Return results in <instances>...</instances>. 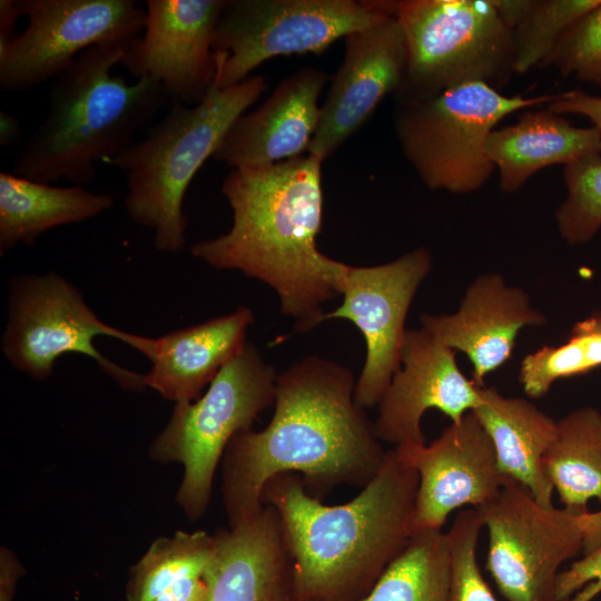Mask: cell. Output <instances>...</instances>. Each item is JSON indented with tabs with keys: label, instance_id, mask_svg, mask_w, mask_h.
<instances>
[{
	"label": "cell",
	"instance_id": "4316f807",
	"mask_svg": "<svg viewBox=\"0 0 601 601\" xmlns=\"http://www.w3.org/2000/svg\"><path fill=\"white\" fill-rule=\"evenodd\" d=\"M450 580L447 533L418 530L359 601H449Z\"/></svg>",
	"mask_w": 601,
	"mask_h": 601
},
{
	"label": "cell",
	"instance_id": "cb8c5ba5",
	"mask_svg": "<svg viewBox=\"0 0 601 601\" xmlns=\"http://www.w3.org/2000/svg\"><path fill=\"white\" fill-rule=\"evenodd\" d=\"M109 194L85 186L58 187L0 173V253L35 245L45 231L91 219L114 206Z\"/></svg>",
	"mask_w": 601,
	"mask_h": 601
},
{
	"label": "cell",
	"instance_id": "ac0fdd59",
	"mask_svg": "<svg viewBox=\"0 0 601 601\" xmlns=\"http://www.w3.org/2000/svg\"><path fill=\"white\" fill-rule=\"evenodd\" d=\"M546 322L529 294L508 285L500 273L477 276L456 312L420 317L421 327L467 356L472 381L477 385H483L484 378L510 358L522 328L541 327Z\"/></svg>",
	"mask_w": 601,
	"mask_h": 601
},
{
	"label": "cell",
	"instance_id": "74e56055",
	"mask_svg": "<svg viewBox=\"0 0 601 601\" xmlns=\"http://www.w3.org/2000/svg\"><path fill=\"white\" fill-rule=\"evenodd\" d=\"M20 13L16 0L0 1V42L13 37Z\"/></svg>",
	"mask_w": 601,
	"mask_h": 601
},
{
	"label": "cell",
	"instance_id": "9c48e42d",
	"mask_svg": "<svg viewBox=\"0 0 601 601\" xmlns=\"http://www.w3.org/2000/svg\"><path fill=\"white\" fill-rule=\"evenodd\" d=\"M390 10L387 0H225L213 38V88L235 86L279 56L319 55Z\"/></svg>",
	"mask_w": 601,
	"mask_h": 601
},
{
	"label": "cell",
	"instance_id": "d4e9b609",
	"mask_svg": "<svg viewBox=\"0 0 601 601\" xmlns=\"http://www.w3.org/2000/svg\"><path fill=\"white\" fill-rule=\"evenodd\" d=\"M216 553L206 531L158 538L129 570L127 601H207Z\"/></svg>",
	"mask_w": 601,
	"mask_h": 601
},
{
	"label": "cell",
	"instance_id": "83f0119b",
	"mask_svg": "<svg viewBox=\"0 0 601 601\" xmlns=\"http://www.w3.org/2000/svg\"><path fill=\"white\" fill-rule=\"evenodd\" d=\"M510 28L514 72L545 61L560 37L601 0H491Z\"/></svg>",
	"mask_w": 601,
	"mask_h": 601
},
{
	"label": "cell",
	"instance_id": "5bb4252c",
	"mask_svg": "<svg viewBox=\"0 0 601 601\" xmlns=\"http://www.w3.org/2000/svg\"><path fill=\"white\" fill-rule=\"evenodd\" d=\"M394 450L418 475L413 532L442 530L452 511L485 506L515 482L500 470L491 439L473 412L451 422L428 445L402 444Z\"/></svg>",
	"mask_w": 601,
	"mask_h": 601
},
{
	"label": "cell",
	"instance_id": "8d00e7d4",
	"mask_svg": "<svg viewBox=\"0 0 601 601\" xmlns=\"http://www.w3.org/2000/svg\"><path fill=\"white\" fill-rule=\"evenodd\" d=\"M23 130L21 124L13 115L0 111V146L9 147L21 145L23 141Z\"/></svg>",
	"mask_w": 601,
	"mask_h": 601
},
{
	"label": "cell",
	"instance_id": "44dd1931",
	"mask_svg": "<svg viewBox=\"0 0 601 601\" xmlns=\"http://www.w3.org/2000/svg\"><path fill=\"white\" fill-rule=\"evenodd\" d=\"M214 534L217 553L207 601H295L293 565L273 506Z\"/></svg>",
	"mask_w": 601,
	"mask_h": 601
},
{
	"label": "cell",
	"instance_id": "8fae6325",
	"mask_svg": "<svg viewBox=\"0 0 601 601\" xmlns=\"http://www.w3.org/2000/svg\"><path fill=\"white\" fill-rule=\"evenodd\" d=\"M16 2L27 26L0 42V87L6 91L53 81L91 47L131 45L146 24V10L134 0Z\"/></svg>",
	"mask_w": 601,
	"mask_h": 601
},
{
	"label": "cell",
	"instance_id": "4fadbf2b",
	"mask_svg": "<svg viewBox=\"0 0 601 601\" xmlns=\"http://www.w3.org/2000/svg\"><path fill=\"white\" fill-rule=\"evenodd\" d=\"M431 269L432 257L424 247L382 265H348L342 285V304L321 318V323L348 319L364 335L366 358L354 394L364 410L378 405L401 367L406 315Z\"/></svg>",
	"mask_w": 601,
	"mask_h": 601
},
{
	"label": "cell",
	"instance_id": "d6986e66",
	"mask_svg": "<svg viewBox=\"0 0 601 601\" xmlns=\"http://www.w3.org/2000/svg\"><path fill=\"white\" fill-rule=\"evenodd\" d=\"M328 81L322 69L303 67L285 77L252 111L230 126L213 159L233 169L262 167L307 152Z\"/></svg>",
	"mask_w": 601,
	"mask_h": 601
},
{
	"label": "cell",
	"instance_id": "2e32d148",
	"mask_svg": "<svg viewBox=\"0 0 601 601\" xmlns=\"http://www.w3.org/2000/svg\"><path fill=\"white\" fill-rule=\"evenodd\" d=\"M345 51L319 108L307 154L322 162L358 131L383 99L400 89L406 70V43L391 10L373 24L349 33Z\"/></svg>",
	"mask_w": 601,
	"mask_h": 601
},
{
	"label": "cell",
	"instance_id": "8992f818",
	"mask_svg": "<svg viewBox=\"0 0 601 601\" xmlns=\"http://www.w3.org/2000/svg\"><path fill=\"white\" fill-rule=\"evenodd\" d=\"M392 9L407 55L396 101L469 82L500 89L514 72L512 32L491 0H400Z\"/></svg>",
	"mask_w": 601,
	"mask_h": 601
},
{
	"label": "cell",
	"instance_id": "277c9868",
	"mask_svg": "<svg viewBox=\"0 0 601 601\" xmlns=\"http://www.w3.org/2000/svg\"><path fill=\"white\" fill-rule=\"evenodd\" d=\"M130 45L91 47L52 82L49 110L16 155L13 174L38 183L85 186L156 118L169 98L155 79L112 73Z\"/></svg>",
	"mask_w": 601,
	"mask_h": 601
},
{
	"label": "cell",
	"instance_id": "1f68e13d",
	"mask_svg": "<svg viewBox=\"0 0 601 601\" xmlns=\"http://www.w3.org/2000/svg\"><path fill=\"white\" fill-rule=\"evenodd\" d=\"M543 63L601 89V2L565 30Z\"/></svg>",
	"mask_w": 601,
	"mask_h": 601
},
{
	"label": "cell",
	"instance_id": "30bf717a",
	"mask_svg": "<svg viewBox=\"0 0 601 601\" xmlns=\"http://www.w3.org/2000/svg\"><path fill=\"white\" fill-rule=\"evenodd\" d=\"M125 333L102 322L81 292L57 273L17 275L9 283L2 353L16 370L37 381L48 378L62 355L81 354L121 387L142 391L144 374L112 363L95 346L98 336L122 341Z\"/></svg>",
	"mask_w": 601,
	"mask_h": 601
},
{
	"label": "cell",
	"instance_id": "d590c367",
	"mask_svg": "<svg viewBox=\"0 0 601 601\" xmlns=\"http://www.w3.org/2000/svg\"><path fill=\"white\" fill-rule=\"evenodd\" d=\"M578 524L583 535L584 552H591L601 545V509L588 510L578 515Z\"/></svg>",
	"mask_w": 601,
	"mask_h": 601
},
{
	"label": "cell",
	"instance_id": "3957f363",
	"mask_svg": "<svg viewBox=\"0 0 601 601\" xmlns=\"http://www.w3.org/2000/svg\"><path fill=\"white\" fill-rule=\"evenodd\" d=\"M417 473L395 450L351 501L327 505L296 473L264 485L263 505L278 513L293 565L295 601H359L413 534Z\"/></svg>",
	"mask_w": 601,
	"mask_h": 601
},
{
	"label": "cell",
	"instance_id": "603a6c76",
	"mask_svg": "<svg viewBox=\"0 0 601 601\" xmlns=\"http://www.w3.org/2000/svg\"><path fill=\"white\" fill-rule=\"evenodd\" d=\"M597 152H601V136L594 127L572 126L548 108L525 112L516 124L495 128L486 142L500 188L508 194L518 191L542 168L565 166Z\"/></svg>",
	"mask_w": 601,
	"mask_h": 601
},
{
	"label": "cell",
	"instance_id": "6da1fadb",
	"mask_svg": "<svg viewBox=\"0 0 601 601\" xmlns=\"http://www.w3.org/2000/svg\"><path fill=\"white\" fill-rule=\"evenodd\" d=\"M349 368L308 356L277 374L274 414L262 431L238 432L221 460V494L228 526L256 516L268 480L296 473L314 497L341 485L365 486L386 451L374 423L355 401Z\"/></svg>",
	"mask_w": 601,
	"mask_h": 601
},
{
	"label": "cell",
	"instance_id": "836d02e7",
	"mask_svg": "<svg viewBox=\"0 0 601 601\" xmlns=\"http://www.w3.org/2000/svg\"><path fill=\"white\" fill-rule=\"evenodd\" d=\"M548 109L554 114H575L587 117L592 127L601 136V97L592 96L575 89L556 93L554 100L548 104Z\"/></svg>",
	"mask_w": 601,
	"mask_h": 601
},
{
	"label": "cell",
	"instance_id": "484cf974",
	"mask_svg": "<svg viewBox=\"0 0 601 601\" xmlns=\"http://www.w3.org/2000/svg\"><path fill=\"white\" fill-rule=\"evenodd\" d=\"M543 470L566 508L601 503V412L575 408L556 421V434L546 450Z\"/></svg>",
	"mask_w": 601,
	"mask_h": 601
},
{
	"label": "cell",
	"instance_id": "7402d4cb",
	"mask_svg": "<svg viewBox=\"0 0 601 601\" xmlns=\"http://www.w3.org/2000/svg\"><path fill=\"white\" fill-rule=\"evenodd\" d=\"M481 403L472 411L493 444L500 470L544 506H553V486L542 460L556 434V421L532 402L479 387Z\"/></svg>",
	"mask_w": 601,
	"mask_h": 601
},
{
	"label": "cell",
	"instance_id": "d6a6232c",
	"mask_svg": "<svg viewBox=\"0 0 601 601\" xmlns=\"http://www.w3.org/2000/svg\"><path fill=\"white\" fill-rule=\"evenodd\" d=\"M578 590L581 591L570 601H590L601 592V545L558 574L556 601H566Z\"/></svg>",
	"mask_w": 601,
	"mask_h": 601
},
{
	"label": "cell",
	"instance_id": "e575fe53",
	"mask_svg": "<svg viewBox=\"0 0 601 601\" xmlns=\"http://www.w3.org/2000/svg\"><path fill=\"white\" fill-rule=\"evenodd\" d=\"M23 569L16 555L7 548L0 552V601H12L18 579Z\"/></svg>",
	"mask_w": 601,
	"mask_h": 601
},
{
	"label": "cell",
	"instance_id": "ba28073f",
	"mask_svg": "<svg viewBox=\"0 0 601 601\" xmlns=\"http://www.w3.org/2000/svg\"><path fill=\"white\" fill-rule=\"evenodd\" d=\"M277 374L257 347L247 343L199 398L174 405L167 425L152 440V460L184 467L176 501L189 520L206 512L218 463L231 439L252 428L257 416L274 404Z\"/></svg>",
	"mask_w": 601,
	"mask_h": 601
},
{
	"label": "cell",
	"instance_id": "e0dca14e",
	"mask_svg": "<svg viewBox=\"0 0 601 601\" xmlns=\"http://www.w3.org/2000/svg\"><path fill=\"white\" fill-rule=\"evenodd\" d=\"M479 387L459 368L455 351L423 327L407 329L401 367L377 405L375 434L395 446L425 443L424 413L435 408L459 422L481 403Z\"/></svg>",
	"mask_w": 601,
	"mask_h": 601
},
{
	"label": "cell",
	"instance_id": "7c38bea8",
	"mask_svg": "<svg viewBox=\"0 0 601 601\" xmlns=\"http://www.w3.org/2000/svg\"><path fill=\"white\" fill-rule=\"evenodd\" d=\"M489 533L486 569L508 601H556L563 562L583 549L578 515L587 509L544 506L518 482L477 509Z\"/></svg>",
	"mask_w": 601,
	"mask_h": 601
},
{
	"label": "cell",
	"instance_id": "ffe728a7",
	"mask_svg": "<svg viewBox=\"0 0 601 601\" xmlns=\"http://www.w3.org/2000/svg\"><path fill=\"white\" fill-rule=\"evenodd\" d=\"M253 322L252 309L240 306L158 337L126 332L121 342L150 361L144 374L146 388L175 404L189 403L199 398L220 370L243 351Z\"/></svg>",
	"mask_w": 601,
	"mask_h": 601
},
{
	"label": "cell",
	"instance_id": "52a82bcc",
	"mask_svg": "<svg viewBox=\"0 0 601 601\" xmlns=\"http://www.w3.org/2000/svg\"><path fill=\"white\" fill-rule=\"evenodd\" d=\"M555 97H508L484 82H469L425 99L396 101L394 130L426 187L471 194L495 170L486 142L496 125L516 110L550 104Z\"/></svg>",
	"mask_w": 601,
	"mask_h": 601
},
{
	"label": "cell",
	"instance_id": "f546056e",
	"mask_svg": "<svg viewBox=\"0 0 601 601\" xmlns=\"http://www.w3.org/2000/svg\"><path fill=\"white\" fill-rule=\"evenodd\" d=\"M566 197L555 211L560 236L570 245L590 242L601 229V152L564 166Z\"/></svg>",
	"mask_w": 601,
	"mask_h": 601
},
{
	"label": "cell",
	"instance_id": "f1b7e54d",
	"mask_svg": "<svg viewBox=\"0 0 601 601\" xmlns=\"http://www.w3.org/2000/svg\"><path fill=\"white\" fill-rule=\"evenodd\" d=\"M601 366V308L580 321L568 341L545 345L523 357L519 382L531 398L548 394L561 378L585 374Z\"/></svg>",
	"mask_w": 601,
	"mask_h": 601
},
{
	"label": "cell",
	"instance_id": "7a4b0ae2",
	"mask_svg": "<svg viewBox=\"0 0 601 601\" xmlns=\"http://www.w3.org/2000/svg\"><path fill=\"white\" fill-rule=\"evenodd\" d=\"M322 161L309 154L238 168L221 193L233 211L230 229L190 247L217 269H237L272 287L280 312L306 332L321 324L323 304L341 295L347 264L317 247L322 228Z\"/></svg>",
	"mask_w": 601,
	"mask_h": 601
},
{
	"label": "cell",
	"instance_id": "9a60e30c",
	"mask_svg": "<svg viewBox=\"0 0 601 601\" xmlns=\"http://www.w3.org/2000/svg\"><path fill=\"white\" fill-rule=\"evenodd\" d=\"M142 35L120 65L139 79L149 77L169 100L195 106L213 88L216 60L213 38L225 0H146Z\"/></svg>",
	"mask_w": 601,
	"mask_h": 601
},
{
	"label": "cell",
	"instance_id": "5b68a950",
	"mask_svg": "<svg viewBox=\"0 0 601 601\" xmlns=\"http://www.w3.org/2000/svg\"><path fill=\"white\" fill-rule=\"evenodd\" d=\"M264 76H250L186 106L174 101L146 137L110 165L126 176L125 208L132 221L154 231V246L178 253L186 245L184 199L189 184L213 157L233 122L265 92Z\"/></svg>",
	"mask_w": 601,
	"mask_h": 601
},
{
	"label": "cell",
	"instance_id": "4dcf8cb0",
	"mask_svg": "<svg viewBox=\"0 0 601 601\" xmlns=\"http://www.w3.org/2000/svg\"><path fill=\"white\" fill-rule=\"evenodd\" d=\"M483 526L479 510L466 508L459 512L446 532L451 558L449 601H497L476 561V545Z\"/></svg>",
	"mask_w": 601,
	"mask_h": 601
}]
</instances>
